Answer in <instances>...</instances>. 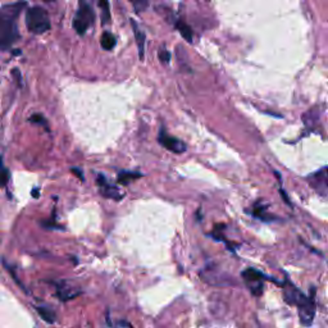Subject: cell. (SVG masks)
<instances>
[{
    "label": "cell",
    "instance_id": "cell-5",
    "mask_svg": "<svg viewBox=\"0 0 328 328\" xmlns=\"http://www.w3.org/2000/svg\"><path fill=\"white\" fill-rule=\"evenodd\" d=\"M158 141L163 148L167 149L168 152L174 153V154H182V153L186 152L187 149L186 144L182 140L174 138V136H170V135L167 134V131L164 127L160 128Z\"/></svg>",
    "mask_w": 328,
    "mask_h": 328
},
{
    "label": "cell",
    "instance_id": "cell-23",
    "mask_svg": "<svg viewBox=\"0 0 328 328\" xmlns=\"http://www.w3.org/2000/svg\"><path fill=\"white\" fill-rule=\"evenodd\" d=\"M117 326H127V327H131V325L128 323V322H118Z\"/></svg>",
    "mask_w": 328,
    "mask_h": 328
},
{
    "label": "cell",
    "instance_id": "cell-1",
    "mask_svg": "<svg viewBox=\"0 0 328 328\" xmlns=\"http://www.w3.org/2000/svg\"><path fill=\"white\" fill-rule=\"evenodd\" d=\"M26 3H13L0 8V50L11 49V46L18 40L17 18Z\"/></svg>",
    "mask_w": 328,
    "mask_h": 328
},
{
    "label": "cell",
    "instance_id": "cell-9",
    "mask_svg": "<svg viewBox=\"0 0 328 328\" xmlns=\"http://www.w3.org/2000/svg\"><path fill=\"white\" fill-rule=\"evenodd\" d=\"M80 293H81V290L78 289L77 286H73V283L68 282V281H62V282L57 283V296L62 301L74 299Z\"/></svg>",
    "mask_w": 328,
    "mask_h": 328
},
{
    "label": "cell",
    "instance_id": "cell-13",
    "mask_svg": "<svg viewBox=\"0 0 328 328\" xmlns=\"http://www.w3.org/2000/svg\"><path fill=\"white\" fill-rule=\"evenodd\" d=\"M142 176H144V174L140 172H127V171H123V172L118 173L117 181H118V184L127 186L131 182H134V181H136L138 178H140V177Z\"/></svg>",
    "mask_w": 328,
    "mask_h": 328
},
{
    "label": "cell",
    "instance_id": "cell-3",
    "mask_svg": "<svg viewBox=\"0 0 328 328\" xmlns=\"http://www.w3.org/2000/svg\"><path fill=\"white\" fill-rule=\"evenodd\" d=\"M95 21V13L92 11L91 5L87 3V0H80V8L74 16L73 25L74 31L80 36H84L90 29V26Z\"/></svg>",
    "mask_w": 328,
    "mask_h": 328
},
{
    "label": "cell",
    "instance_id": "cell-7",
    "mask_svg": "<svg viewBox=\"0 0 328 328\" xmlns=\"http://www.w3.org/2000/svg\"><path fill=\"white\" fill-rule=\"evenodd\" d=\"M283 285V297H285V301L289 305H295V307L299 308L300 305H303L304 303H307L309 297L305 295L304 293H301L297 287H295L293 285L289 283H282Z\"/></svg>",
    "mask_w": 328,
    "mask_h": 328
},
{
    "label": "cell",
    "instance_id": "cell-21",
    "mask_svg": "<svg viewBox=\"0 0 328 328\" xmlns=\"http://www.w3.org/2000/svg\"><path fill=\"white\" fill-rule=\"evenodd\" d=\"M72 173H76V176L80 178L81 181H85V177H84V172L81 170H78V168H72L71 170Z\"/></svg>",
    "mask_w": 328,
    "mask_h": 328
},
{
    "label": "cell",
    "instance_id": "cell-8",
    "mask_svg": "<svg viewBox=\"0 0 328 328\" xmlns=\"http://www.w3.org/2000/svg\"><path fill=\"white\" fill-rule=\"evenodd\" d=\"M98 186H99L100 189V194H102V196H104V198L113 199V200L117 201L122 200V198H124V192H122L117 186L110 185L109 182L106 181L104 174H99V177H98Z\"/></svg>",
    "mask_w": 328,
    "mask_h": 328
},
{
    "label": "cell",
    "instance_id": "cell-6",
    "mask_svg": "<svg viewBox=\"0 0 328 328\" xmlns=\"http://www.w3.org/2000/svg\"><path fill=\"white\" fill-rule=\"evenodd\" d=\"M307 180L318 195H321V196H323V198L327 196V194H328L327 167H323L321 171L313 173L311 176L308 177Z\"/></svg>",
    "mask_w": 328,
    "mask_h": 328
},
{
    "label": "cell",
    "instance_id": "cell-17",
    "mask_svg": "<svg viewBox=\"0 0 328 328\" xmlns=\"http://www.w3.org/2000/svg\"><path fill=\"white\" fill-rule=\"evenodd\" d=\"M176 29L178 30L181 36L186 40L187 43H192V30H191L190 26L187 25V23H185L184 21L178 19V21L176 22Z\"/></svg>",
    "mask_w": 328,
    "mask_h": 328
},
{
    "label": "cell",
    "instance_id": "cell-15",
    "mask_svg": "<svg viewBox=\"0 0 328 328\" xmlns=\"http://www.w3.org/2000/svg\"><path fill=\"white\" fill-rule=\"evenodd\" d=\"M116 44H117V39H116V36H114L112 32H109V31L103 32L102 39H100V45H102L103 49L108 50V52H109V50H113Z\"/></svg>",
    "mask_w": 328,
    "mask_h": 328
},
{
    "label": "cell",
    "instance_id": "cell-4",
    "mask_svg": "<svg viewBox=\"0 0 328 328\" xmlns=\"http://www.w3.org/2000/svg\"><path fill=\"white\" fill-rule=\"evenodd\" d=\"M241 276H242V278L245 279V282H246L247 286H249L251 293L255 295V296H259V295L263 293L264 279L268 278V279H271V281H273L272 278H269L268 276L263 275L261 272L257 271V269H254V268H249V269H246V271H243L242 273H241Z\"/></svg>",
    "mask_w": 328,
    "mask_h": 328
},
{
    "label": "cell",
    "instance_id": "cell-11",
    "mask_svg": "<svg viewBox=\"0 0 328 328\" xmlns=\"http://www.w3.org/2000/svg\"><path fill=\"white\" fill-rule=\"evenodd\" d=\"M131 25H132L135 39H136V44H138V58H140V60L142 62L145 58V40H146V36H145V32L138 27V22L134 21V19H131Z\"/></svg>",
    "mask_w": 328,
    "mask_h": 328
},
{
    "label": "cell",
    "instance_id": "cell-24",
    "mask_svg": "<svg viewBox=\"0 0 328 328\" xmlns=\"http://www.w3.org/2000/svg\"><path fill=\"white\" fill-rule=\"evenodd\" d=\"M44 1H52V0H44Z\"/></svg>",
    "mask_w": 328,
    "mask_h": 328
},
{
    "label": "cell",
    "instance_id": "cell-19",
    "mask_svg": "<svg viewBox=\"0 0 328 328\" xmlns=\"http://www.w3.org/2000/svg\"><path fill=\"white\" fill-rule=\"evenodd\" d=\"M158 57L159 60L162 62L163 64H170L171 62V53L167 50L166 46H162L158 52Z\"/></svg>",
    "mask_w": 328,
    "mask_h": 328
},
{
    "label": "cell",
    "instance_id": "cell-12",
    "mask_svg": "<svg viewBox=\"0 0 328 328\" xmlns=\"http://www.w3.org/2000/svg\"><path fill=\"white\" fill-rule=\"evenodd\" d=\"M35 311H37V314L41 317V319L45 321L46 323L53 325V323H55V321H57V319H55L57 315H55V313H54V311L52 308L45 307V305H36Z\"/></svg>",
    "mask_w": 328,
    "mask_h": 328
},
{
    "label": "cell",
    "instance_id": "cell-10",
    "mask_svg": "<svg viewBox=\"0 0 328 328\" xmlns=\"http://www.w3.org/2000/svg\"><path fill=\"white\" fill-rule=\"evenodd\" d=\"M297 309H299V317L301 325L311 326L313 323L314 315H315V303H314L313 297H309L307 303L300 305Z\"/></svg>",
    "mask_w": 328,
    "mask_h": 328
},
{
    "label": "cell",
    "instance_id": "cell-2",
    "mask_svg": "<svg viewBox=\"0 0 328 328\" xmlns=\"http://www.w3.org/2000/svg\"><path fill=\"white\" fill-rule=\"evenodd\" d=\"M26 26L31 34L41 35L50 30V18L48 12L41 7L30 8L26 13Z\"/></svg>",
    "mask_w": 328,
    "mask_h": 328
},
{
    "label": "cell",
    "instance_id": "cell-20",
    "mask_svg": "<svg viewBox=\"0 0 328 328\" xmlns=\"http://www.w3.org/2000/svg\"><path fill=\"white\" fill-rule=\"evenodd\" d=\"M29 121L32 122V123L41 124V126H44L45 128H48V121H46L45 117H43L41 114H34V116L30 117Z\"/></svg>",
    "mask_w": 328,
    "mask_h": 328
},
{
    "label": "cell",
    "instance_id": "cell-16",
    "mask_svg": "<svg viewBox=\"0 0 328 328\" xmlns=\"http://www.w3.org/2000/svg\"><path fill=\"white\" fill-rule=\"evenodd\" d=\"M98 5H99L100 11H102V25L105 26L110 23L112 18H110L109 0H98Z\"/></svg>",
    "mask_w": 328,
    "mask_h": 328
},
{
    "label": "cell",
    "instance_id": "cell-14",
    "mask_svg": "<svg viewBox=\"0 0 328 328\" xmlns=\"http://www.w3.org/2000/svg\"><path fill=\"white\" fill-rule=\"evenodd\" d=\"M250 213L253 217H255V218L260 219V221H263V222H271V221H275V217H269L271 214H268L267 213V207L265 205H259V204H255L254 205V209L251 210Z\"/></svg>",
    "mask_w": 328,
    "mask_h": 328
},
{
    "label": "cell",
    "instance_id": "cell-22",
    "mask_svg": "<svg viewBox=\"0 0 328 328\" xmlns=\"http://www.w3.org/2000/svg\"><path fill=\"white\" fill-rule=\"evenodd\" d=\"M32 196L34 198H39V189H34L32 190Z\"/></svg>",
    "mask_w": 328,
    "mask_h": 328
},
{
    "label": "cell",
    "instance_id": "cell-18",
    "mask_svg": "<svg viewBox=\"0 0 328 328\" xmlns=\"http://www.w3.org/2000/svg\"><path fill=\"white\" fill-rule=\"evenodd\" d=\"M9 180H11V172L4 164L3 156L0 155V187L7 186Z\"/></svg>",
    "mask_w": 328,
    "mask_h": 328
}]
</instances>
